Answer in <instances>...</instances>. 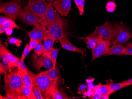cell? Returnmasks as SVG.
Wrapping results in <instances>:
<instances>
[{
	"mask_svg": "<svg viewBox=\"0 0 132 99\" xmlns=\"http://www.w3.org/2000/svg\"><path fill=\"white\" fill-rule=\"evenodd\" d=\"M74 2L79 10V14L82 15L84 13V8L85 0H74Z\"/></svg>",
	"mask_w": 132,
	"mask_h": 99,
	"instance_id": "obj_29",
	"label": "cell"
},
{
	"mask_svg": "<svg viewBox=\"0 0 132 99\" xmlns=\"http://www.w3.org/2000/svg\"><path fill=\"white\" fill-rule=\"evenodd\" d=\"M19 18L28 25L37 26L43 22V19L29 11L22 9Z\"/></svg>",
	"mask_w": 132,
	"mask_h": 99,
	"instance_id": "obj_8",
	"label": "cell"
},
{
	"mask_svg": "<svg viewBox=\"0 0 132 99\" xmlns=\"http://www.w3.org/2000/svg\"><path fill=\"white\" fill-rule=\"evenodd\" d=\"M21 29L22 28L16 24L14 21L13 20H11L2 26H0V33H5V31L6 30L9 29Z\"/></svg>",
	"mask_w": 132,
	"mask_h": 99,
	"instance_id": "obj_26",
	"label": "cell"
},
{
	"mask_svg": "<svg viewBox=\"0 0 132 99\" xmlns=\"http://www.w3.org/2000/svg\"><path fill=\"white\" fill-rule=\"evenodd\" d=\"M111 94L117 91L118 90H120L122 88L130 86V84L127 83L122 82L121 83H111L109 84Z\"/></svg>",
	"mask_w": 132,
	"mask_h": 99,
	"instance_id": "obj_27",
	"label": "cell"
},
{
	"mask_svg": "<svg viewBox=\"0 0 132 99\" xmlns=\"http://www.w3.org/2000/svg\"><path fill=\"white\" fill-rule=\"evenodd\" d=\"M126 49V46L120 44H114L112 46L109 47L103 56H110L117 55L121 56L124 55Z\"/></svg>",
	"mask_w": 132,
	"mask_h": 99,
	"instance_id": "obj_16",
	"label": "cell"
},
{
	"mask_svg": "<svg viewBox=\"0 0 132 99\" xmlns=\"http://www.w3.org/2000/svg\"><path fill=\"white\" fill-rule=\"evenodd\" d=\"M111 45V42L105 40L100 37L98 42L94 48L92 49V61L103 56Z\"/></svg>",
	"mask_w": 132,
	"mask_h": 99,
	"instance_id": "obj_9",
	"label": "cell"
},
{
	"mask_svg": "<svg viewBox=\"0 0 132 99\" xmlns=\"http://www.w3.org/2000/svg\"><path fill=\"white\" fill-rule=\"evenodd\" d=\"M45 1L50 3V2H53L54 0H45Z\"/></svg>",
	"mask_w": 132,
	"mask_h": 99,
	"instance_id": "obj_42",
	"label": "cell"
},
{
	"mask_svg": "<svg viewBox=\"0 0 132 99\" xmlns=\"http://www.w3.org/2000/svg\"><path fill=\"white\" fill-rule=\"evenodd\" d=\"M60 50V49H53L51 54V59L52 63V68L55 69L56 68V61L57 57L58 54Z\"/></svg>",
	"mask_w": 132,
	"mask_h": 99,
	"instance_id": "obj_28",
	"label": "cell"
},
{
	"mask_svg": "<svg viewBox=\"0 0 132 99\" xmlns=\"http://www.w3.org/2000/svg\"><path fill=\"white\" fill-rule=\"evenodd\" d=\"M46 30V26L43 22L34 26L31 31L28 32L27 35L30 39H34L39 42H43Z\"/></svg>",
	"mask_w": 132,
	"mask_h": 99,
	"instance_id": "obj_12",
	"label": "cell"
},
{
	"mask_svg": "<svg viewBox=\"0 0 132 99\" xmlns=\"http://www.w3.org/2000/svg\"><path fill=\"white\" fill-rule=\"evenodd\" d=\"M29 73L31 75L32 77V84H33L32 90L36 98V99H46L45 97H44L42 95V93L41 91L39 88V87L38 86L37 82L36 80V75H35L31 71H30L29 72Z\"/></svg>",
	"mask_w": 132,
	"mask_h": 99,
	"instance_id": "obj_22",
	"label": "cell"
},
{
	"mask_svg": "<svg viewBox=\"0 0 132 99\" xmlns=\"http://www.w3.org/2000/svg\"><path fill=\"white\" fill-rule=\"evenodd\" d=\"M19 69L20 71L23 84L32 89L33 86L32 79L31 75L30 74L27 70H21L20 69Z\"/></svg>",
	"mask_w": 132,
	"mask_h": 99,
	"instance_id": "obj_23",
	"label": "cell"
},
{
	"mask_svg": "<svg viewBox=\"0 0 132 99\" xmlns=\"http://www.w3.org/2000/svg\"><path fill=\"white\" fill-rule=\"evenodd\" d=\"M6 53L8 58L9 65V72L12 70L15 67H17V62L18 58L15 57L6 47Z\"/></svg>",
	"mask_w": 132,
	"mask_h": 99,
	"instance_id": "obj_20",
	"label": "cell"
},
{
	"mask_svg": "<svg viewBox=\"0 0 132 99\" xmlns=\"http://www.w3.org/2000/svg\"><path fill=\"white\" fill-rule=\"evenodd\" d=\"M44 46L43 42H38L34 49V53L38 56L43 55L44 52Z\"/></svg>",
	"mask_w": 132,
	"mask_h": 99,
	"instance_id": "obj_30",
	"label": "cell"
},
{
	"mask_svg": "<svg viewBox=\"0 0 132 99\" xmlns=\"http://www.w3.org/2000/svg\"><path fill=\"white\" fill-rule=\"evenodd\" d=\"M116 7L115 3L112 1H109L106 4V8L109 12H113L115 11Z\"/></svg>",
	"mask_w": 132,
	"mask_h": 99,
	"instance_id": "obj_32",
	"label": "cell"
},
{
	"mask_svg": "<svg viewBox=\"0 0 132 99\" xmlns=\"http://www.w3.org/2000/svg\"><path fill=\"white\" fill-rule=\"evenodd\" d=\"M13 29H8V30H6V31H5V34H6L7 36H10V35L12 34V33H13Z\"/></svg>",
	"mask_w": 132,
	"mask_h": 99,
	"instance_id": "obj_40",
	"label": "cell"
},
{
	"mask_svg": "<svg viewBox=\"0 0 132 99\" xmlns=\"http://www.w3.org/2000/svg\"><path fill=\"white\" fill-rule=\"evenodd\" d=\"M56 40L54 39L47 30L44 38V52L43 55L51 58V54L53 49V46Z\"/></svg>",
	"mask_w": 132,
	"mask_h": 99,
	"instance_id": "obj_14",
	"label": "cell"
},
{
	"mask_svg": "<svg viewBox=\"0 0 132 99\" xmlns=\"http://www.w3.org/2000/svg\"><path fill=\"white\" fill-rule=\"evenodd\" d=\"M72 0H56L53 2V5L58 13L61 16L67 17L72 10Z\"/></svg>",
	"mask_w": 132,
	"mask_h": 99,
	"instance_id": "obj_11",
	"label": "cell"
},
{
	"mask_svg": "<svg viewBox=\"0 0 132 99\" xmlns=\"http://www.w3.org/2000/svg\"><path fill=\"white\" fill-rule=\"evenodd\" d=\"M23 0H12L1 4L0 12L15 20L19 17Z\"/></svg>",
	"mask_w": 132,
	"mask_h": 99,
	"instance_id": "obj_2",
	"label": "cell"
},
{
	"mask_svg": "<svg viewBox=\"0 0 132 99\" xmlns=\"http://www.w3.org/2000/svg\"><path fill=\"white\" fill-rule=\"evenodd\" d=\"M40 74H42L45 75L50 78H51L55 81H58L59 77V71L57 66L55 69L53 68L52 67L50 69H48L47 70L45 71H42L40 72Z\"/></svg>",
	"mask_w": 132,
	"mask_h": 99,
	"instance_id": "obj_24",
	"label": "cell"
},
{
	"mask_svg": "<svg viewBox=\"0 0 132 99\" xmlns=\"http://www.w3.org/2000/svg\"><path fill=\"white\" fill-rule=\"evenodd\" d=\"M45 0H29L23 9L29 11L38 16L43 20L48 3Z\"/></svg>",
	"mask_w": 132,
	"mask_h": 99,
	"instance_id": "obj_6",
	"label": "cell"
},
{
	"mask_svg": "<svg viewBox=\"0 0 132 99\" xmlns=\"http://www.w3.org/2000/svg\"><path fill=\"white\" fill-rule=\"evenodd\" d=\"M109 95L100 96L97 94H93L89 96V97L91 99H109Z\"/></svg>",
	"mask_w": 132,
	"mask_h": 99,
	"instance_id": "obj_36",
	"label": "cell"
},
{
	"mask_svg": "<svg viewBox=\"0 0 132 99\" xmlns=\"http://www.w3.org/2000/svg\"><path fill=\"white\" fill-rule=\"evenodd\" d=\"M4 90L6 97L1 99H23L21 88L23 85L20 71L18 68L4 74Z\"/></svg>",
	"mask_w": 132,
	"mask_h": 99,
	"instance_id": "obj_1",
	"label": "cell"
},
{
	"mask_svg": "<svg viewBox=\"0 0 132 99\" xmlns=\"http://www.w3.org/2000/svg\"><path fill=\"white\" fill-rule=\"evenodd\" d=\"M12 20L9 17H6V16L1 15L0 17V26L3 25L6 23Z\"/></svg>",
	"mask_w": 132,
	"mask_h": 99,
	"instance_id": "obj_37",
	"label": "cell"
},
{
	"mask_svg": "<svg viewBox=\"0 0 132 99\" xmlns=\"http://www.w3.org/2000/svg\"><path fill=\"white\" fill-rule=\"evenodd\" d=\"M21 92L23 99H36L32 89L23 84L21 88Z\"/></svg>",
	"mask_w": 132,
	"mask_h": 99,
	"instance_id": "obj_25",
	"label": "cell"
},
{
	"mask_svg": "<svg viewBox=\"0 0 132 99\" xmlns=\"http://www.w3.org/2000/svg\"><path fill=\"white\" fill-rule=\"evenodd\" d=\"M6 47L4 46L2 43L1 41L0 42V57L1 60L3 62V65L5 69V74L9 72V69H8V58L6 53Z\"/></svg>",
	"mask_w": 132,
	"mask_h": 99,
	"instance_id": "obj_21",
	"label": "cell"
},
{
	"mask_svg": "<svg viewBox=\"0 0 132 99\" xmlns=\"http://www.w3.org/2000/svg\"><path fill=\"white\" fill-rule=\"evenodd\" d=\"M5 69H4L3 65V64L1 62L0 63V74H1V75L5 74Z\"/></svg>",
	"mask_w": 132,
	"mask_h": 99,
	"instance_id": "obj_39",
	"label": "cell"
},
{
	"mask_svg": "<svg viewBox=\"0 0 132 99\" xmlns=\"http://www.w3.org/2000/svg\"><path fill=\"white\" fill-rule=\"evenodd\" d=\"M124 55H132V44L131 43L127 44Z\"/></svg>",
	"mask_w": 132,
	"mask_h": 99,
	"instance_id": "obj_35",
	"label": "cell"
},
{
	"mask_svg": "<svg viewBox=\"0 0 132 99\" xmlns=\"http://www.w3.org/2000/svg\"><path fill=\"white\" fill-rule=\"evenodd\" d=\"M33 65L36 69L39 70L42 67L49 69L52 68V62L51 58L44 55L38 56L35 54L32 55Z\"/></svg>",
	"mask_w": 132,
	"mask_h": 99,
	"instance_id": "obj_13",
	"label": "cell"
},
{
	"mask_svg": "<svg viewBox=\"0 0 132 99\" xmlns=\"http://www.w3.org/2000/svg\"><path fill=\"white\" fill-rule=\"evenodd\" d=\"M123 82L127 83H129L131 85H132V78L129 79L127 80H125L123 81Z\"/></svg>",
	"mask_w": 132,
	"mask_h": 99,
	"instance_id": "obj_41",
	"label": "cell"
},
{
	"mask_svg": "<svg viewBox=\"0 0 132 99\" xmlns=\"http://www.w3.org/2000/svg\"><path fill=\"white\" fill-rule=\"evenodd\" d=\"M100 37H95L89 34L84 37L79 38L84 41L86 43L87 48L89 49H93L97 45L100 39Z\"/></svg>",
	"mask_w": 132,
	"mask_h": 99,
	"instance_id": "obj_19",
	"label": "cell"
},
{
	"mask_svg": "<svg viewBox=\"0 0 132 99\" xmlns=\"http://www.w3.org/2000/svg\"><path fill=\"white\" fill-rule=\"evenodd\" d=\"M46 99H72L65 95L58 89L57 81H55L50 88L46 97Z\"/></svg>",
	"mask_w": 132,
	"mask_h": 99,
	"instance_id": "obj_15",
	"label": "cell"
},
{
	"mask_svg": "<svg viewBox=\"0 0 132 99\" xmlns=\"http://www.w3.org/2000/svg\"><path fill=\"white\" fill-rule=\"evenodd\" d=\"M57 12L54 9L53 2L49 3L43 20L44 23L46 26L57 22L62 18L61 16L59 15V14L57 13Z\"/></svg>",
	"mask_w": 132,
	"mask_h": 99,
	"instance_id": "obj_10",
	"label": "cell"
},
{
	"mask_svg": "<svg viewBox=\"0 0 132 99\" xmlns=\"http://www.w3.org/2000/svg\"><path fill=\"white\" fill-rule=\"evenodd\" d=\"M38 41L37 40H34V39H31L30 40L29 42V45L30 49L31 51L32 49H34L35 47L37 46V43L38 42Z\"/></svg>",
	"mask_w": 132,
	"mask_h": 99,
	"instance_id": "obj_38",
	"label": "cell"
},
{
	"mask_svg": "<svg viewBox=\"0 0 132 99\" xmlns=\"http://www.w3.org/2000/svg\"><path fill=\"white\" fill-rule=\"evenodd\" d=\"M91 90L92 91V94H97L100 96H110L111 94L109 84H99L94 86V88Z\"/></svg>",
	"mask_w": 132,
	"mask_h": 99,
	"instance_id": "obj_18",
	"label": "cell"
},
{
	"mask_svg": "<svg viewBox=\"0 0 132 99\" xmlns=\"http://www.w3.org/2000/svg\"><path fill=\"white\" fill-rule=\"evenodd\" d=\"M89 35L93 37H102L104 40L111 42L114 38L116 31L113 26L106 21L102 25L96 26L95 31Z\"/></svg>",
	"mask_w": 132,
	"mask_h": 99,
	"instance_id": "obj_5",
	"label": "cell"
},
{
	"mask_svg": "<svg viewBox=\"0 0 132 99\" xmlns=\"http://www.w3.org/2000/svg\"><path fill=\"white\" fill-rule=\"evenodd\" d=\"M59 41L63 48L68 51L80 53L82 55H84V50L74 46L70 42L69 39H61Z\"/></svg>",
	"mask_w": 132,
	"mask_h": 99,
	"instance_id": "obj_17",
	"label": "cell"
},
{
	"mask_svg": "<svg viewBox=\"0 0 132 99\" xmlns=\"http://www.w3.org/2000/svg\"><path fill=\"white\" fill-rule=\"evenodd\" d=\"M9 42L11 44H14L17 47H20L21 44L22 43V41L18 38L14 37H9L8 38Z\"/></svg>",
	"mask_w": 132,
	"mask_h": 99,
	"instance_id": "obj_33",
	"label": "cell"
},
{
	"mask_svg": "<svg viewBox=\"0 0 132 99\" xmlns=\"http://www.w3.org/2000/svg\"><path fill=\"white\" fill-rule=\"evenodd\" d=\"M113 26L116 31L115 36L112 41L113 45L127 44L132 38L131 32L122 23H116Z\"/></svg>",
	"mask_w": 132,
	"mask_h": 99,
	"instance_id": "obj_4",
	"label": "cell"
},
{
	"mask_svg": "<svg viewBox=\"0 0 132 99\" xmlns=\"http://www.w3.org/2000/svg\"><path fill=\"white\" fill-rule=\"evenodd\" d=\"M35 79L42 94L46 98L47 93L54 83L55 80L50 78L47 75L40 73L36 75Z\"/></svg>",
	"mask_w": 132,
	"mask_h": 99,
	"instance_id": "obj_7",
	"label": "cell"
},
{
	"mask_svg": "<svg viewBox=\"0 0 132 99\" xmlns=\"http://www.w3.org/2000/svg\"><path fill=\"white\" fill-rule=\"evenodd\" d=\"M31 50L29 47V44H27L25 47V48L24 49L23 51L21 57V60L23 61H24L27 55L29 54L30 52L31 51Z\"/></svg>",
	"mask_w": 132,
	"mask_h": 99,
	"instance_id": "obj_34",
	"label": "cell"
},
{
	"mask_svg": "<svg viewBox=\"0 0 132 99\" xmlns=\"http://www.w3.org/2000/svg\"><path fill=\"white\" fill-rule=\"evenodd\" d=\"M17 68L20 70H27L29 72L30 71L29 69L27 68L23 61L21 60V59L18 58V60L17 62Z\"/></svg>",
	"mask_w": 132,
	"mask_h": 99,
	"instance_id": "obj_31",
	"label": "cell"
},
{
	"mask_svg": "<svg viewBox=\"0 0 132 99\" xmlns=\"http://www.w3.org/2000/svg\"><path fill=\"white\" fill-rule=\"evenodd\" d=\"M46 27L50 35L56 40L69 39L67 31V23L63 18L48 25Z\"/></svg>",
	"mask_w": 132,
	"mask_h": 99,
	"instance_id": "obj_3",
	"label": "cell"
}]
</instances>
